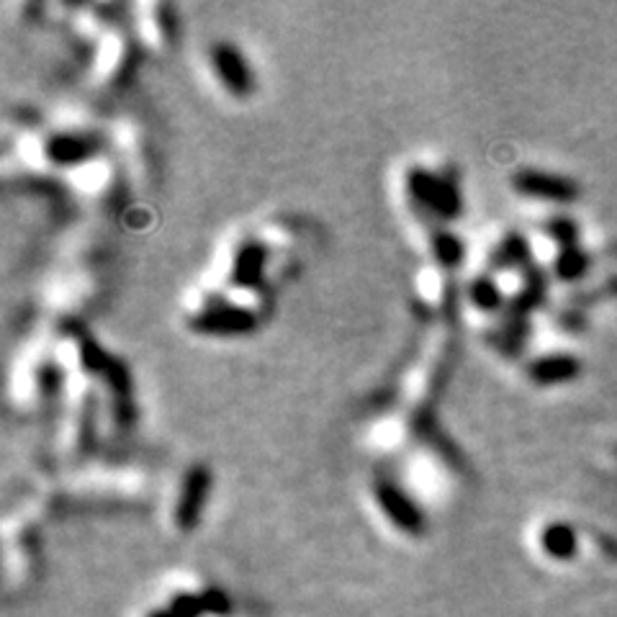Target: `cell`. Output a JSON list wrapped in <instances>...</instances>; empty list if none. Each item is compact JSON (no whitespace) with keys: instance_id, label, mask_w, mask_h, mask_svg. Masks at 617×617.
<instances>
[{"instance_id":"obj_2","label":"cell","mask_w":617,"mask_h":617,"mask_svg":"<svg viewBox=\"0 0 617 617\" xmlns=\"http://www.w3.org/2000/svg\"><path fill=\"white\" fill-rule=\"evenodd\" d=\"M216 75L222 78L224 88L232 90L234 96H247L252 90V72L247 62L242 60V54L232 47V44H216L211 52Z\"/></svg>"},{"instance_id":"obj_7","label":"cell","mask_w":617,"mask_h":617,"mask_svg":"<svg viewBox=\"0 0 617 617\" xmlns=\"http://www.w3.org/2000/svg\"><path fill=\"white\" fill-rule=\"evenodd\" d=\"M201 600H204V607L209 615H216V617H224L229 615V600H227V594L219 592V589H209V592L201 594Z\"/></svg>"},{"instance_id":"obj_8","label":"cell","mask_w":617,"mask_h":617,"mask_svg":"<svg viewBox=\"0 0 617 617\" xmlns=\"http://www.w3.org/2000/svg\"><path fill=\"white\" fill-rule=\"evenodd\" d=\"M150 617H173V612H170V610H155V612H150Z\"/></svg>"},{"instance_id":"obj_4","label":"cell","mask_w":617,"mask_h":617,"mask_svg":"<svg viewBox=\"0 0 617 617\" xmlns=\"http://www.w3.org/2000/svg\"><path fill=\"white\" fill-rule=\"evenodd\" d=\"M574 546V533H571L569 528H564V525H551V528L546 530V535H543V548H546L553 558H569L571 553H574Z\"/></svg>"},{"instance_id":"obj_3","label":"cell","mask_w":617,"mask_h":617,"mask_svg":"<svg viewBox=\"0 0 617 617\" xmlns=\"http://www.w3.org/2000/svg\"><path fill=\"white\" fill-rule=\"evenodd\" d=\"M378 502L389 515V520L404 533L420 535L425 530V517H422L420 507L409 497H404L396 486H378Z\"/></svg>"},{"instance_id":"obj_1","label":"cell","mask_w":617,"mask_h":617,"mask_svg":"<svg viewBox=\"0 0 617 617\" xmlns=\"http://www.w3.org/2000/svg\"><path fill=\"white\" fill-rule=\"evenodd\" d=\"M209 484L211 476L204 468H193L188 474L178 499V510H175V520H178L180 530H193L198 525L206 499H209Z\"/></svg>"},{"instance_id":"obj_6","label":"cell","mask_w":617,"mask_h":617,"mask_svg":"<svg viewBox=\"0 0 617 617\" xmlns=\"http://www.w3.org/2000/svg\"><path fill=\"white\" fill-rule=\"evenodd\" d=\"M168 610L173 612V617H204L206 607H204V600H201V594L183 592V594H175Z\"/></svg>"},{"instance_id":"obj_5","label":"cell","mask_w":617,"mask_h":617,"mask_svg":"<svg viewBox=\"0 0 617 617\" xmlns=\"http://www.w3.org/2000/svg\"><path fill=\"white\" fill-rule=\"evenodd\" d=\"M520 188L528 193H535V196H564V183L556 178H548V175L540 173H525L520 175Z\"/></svg>"}]
</instances>
